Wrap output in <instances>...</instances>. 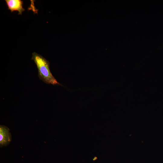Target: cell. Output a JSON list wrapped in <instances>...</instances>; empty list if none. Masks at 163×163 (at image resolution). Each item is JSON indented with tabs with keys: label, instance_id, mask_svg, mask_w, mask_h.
Segmentation results:
<instances>
[{
	"label": "cell",
	"instance_id": "obj_1",
	"mask_svg": "<svg viewBox=\"0 0 163 163\" xmlns=\"http://www.w3.org/2000/svg\"><path fill=\"white\" fill-rule=\"evenodd\" d=\"M31 59L34 61L38 70L39 78L47 84L61 85L56 80L51 73L50 68V63L41 55L34 52Z\"/></svg>",
	"mask_w": 163,
	"mask_h": 163
},
{
	"label": "cell",
	"instance_id": "obj_2",
	"mask_svg": "<svg viewBox=\"0 0 163 163\" xmlns=\"http://www.w3.org/2000/svg\"><path fill=\"white\" fill-rule=\"evenodd\" d=\"M11 136L10 129L4 125L0 126V146L2 147L8 145L11 141Z\"/></svg>",
	"mask_w": 163,
	"mask_h": 163
},
{
	"label": "cell",
	"instance_id": "obj_3",
	"mask_svg": "<svg viewBox=\"0 0 163 163\" xmlns=\"http://www.w3.org/2000/svg\"><path fill=\"white\" fill-rule=\"evenodd\" d=\"M8 9L11 12L17 11L18 14L21 15L22 12L24 11L23 7V2L21 0H5Z\"/></svg>",
	"mask_w": 163,
	"mask_h": 163
}]
</instances>
